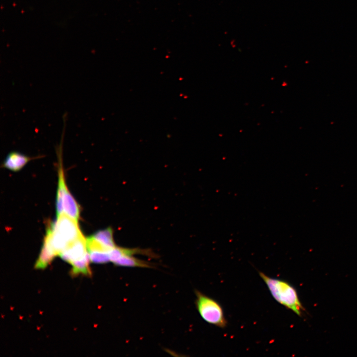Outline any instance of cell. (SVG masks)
Returning <instances> with one entry per match:
<instances>
[{
    "label": "cell",
    "instance_id": "6da1fadb",
    "mask_svg": "<svg viewBox=\"0 0 357 357\" xmlns=\"http://www.w3.org/2000/svg\"><path fill=\"white\" fill-rule=\"evenodd\" d=\"M258 273L274 299L298 315L301 316L304 308L295 288L286 281L272 278L262 272Z\"/></svg>",
    "mask_w": 357,
    "mask_h": 357
},
{
    "label": "cell",
    "instance_id": "7a4b0ae2",
    "mask_svg": "<svg viewBox=\"0 0 357 357\" xmlns=\"http://www.w3.org/2000/svg\"><path fill=\"white\" fill-rule=\"evenodd\" d=\"M195 304L202 318L210 324L225 328L227 320L221 305L213 298L198 290L195 291Z\"/></svg>",
    "mask_w": 357,
    "mask_h": 357
},
{
    "label": "cell",
    "instance_id": "3957f363",
    "mask_svg": "<svg viewBox=\"0 0 357 357\" xmlns=\"http://www.w3.org/2000/svg\"><path fill=\"white\" fill-rule=\"evenodd\" d=\"M88 252L86 243V238L83 234L71 242L59 255L60 258L70 264L85 257Z\"/></svg>",
    "mask_w": 357,
    "mask_h": 357
},
{
    "label": "cell",
    "instance_id": "277c9868",
    "mask_svg": "<svg viewBox=\"0 0 357 357\" xmlns=\"http://www.w3.org/2000/svg\"><path fill=\"white\" fill-rule=\"evenodd\" d=\"M33 158H35L30 157L17 151H12L6 157L2 166L9 170L16 172L20 171Z\"/></svg>",
    "mask_w": 357,
    "mask_h": 357
},
{
    "label": "cell",
    "instance_id": "5b68a950",
    "mask_svg": "<svg viewBox=\"0 0 357 357\" xmlns=\"http://www.w3.org/2000/svg\"><path fill=\"white\" fill-rule=\"evenodd\" d=\"M63 213L78 221L80 216L79 205L70 193L66 186L63 197Z\"/></svg>",
    "mask_w": 357,
    "mask_h": 357
},
{
    "label": "cell",
    "instance_id": "8992f818",
    "mask_svg": "<svg viewBox=\"0 0 357 357\" xmlns=\"http://www.w3.org/2000/svg\"><path fill=\"white\" fill-rule=\"evenodd\" d=\"M114 264L117 266L153 268L154 265L148 261L138 259L131 255H123L115 260Z\"/></svg>",
    "mask_w": 357,
    "mask_h": 357
},
{
    "label": "cell",
    "instance_id": "52a82bcc",
    "mask_svg": "<svg viewBox=\"0 0 357 357\" xmlns=\"http://www.w3.org/2000/svg\"><path fill=\"white\" fill-rule=\"evenodd\" d=\"M57 254L53 249L45 241L41 250L39 257L35 265L36 269H44L53 261Z\"/></svg>",
    "mask_w": 357,
    "mask_h": 357
},
{
    "label": "cell",
    "instance_id": "ba28073f",
    "mask_svg": "<svg viewBox=\"0 0 357 357\" xmlns=\"http://www.w3.org/2000/svg\"><path fill=\"white\" fill-rule=\"evenodd\" d=\"M90 259L89 253L83 258L72 262L71 265L72 268L71 275L72 276H76L79 274H82L90 277L92 272L89 267Z\"/></svg>",
    "mask_w": 357,
    "mask_h": 357
},
{
    "label": "cell",
    "instance_id": "9c48e42d",
    "mask_svg": "<svg viewBox=\"0 0 357 357\" xmlns=\"http://www.w3.org/2000/svg\"><path fill=\"white\" fill-rule=\"evenodd\" d=\"M92 236L110 249H113L117 246L114 239L113 230L111 227L99 230L94 233Z\"/></svg>",
    "mask_w": 357,
    "mask_h": 357
},
{
    "label": "cell",
    "instance_id": "30bf717a",
    "mask_svg": "<svg viewBox=\"0 0 357 357\" xmlns=\"http://www.w3.org/2000/svg\"><path fill=\"white\" fill-rule=\"evenodd\" d=\"M90 261L96 264H105L110 261L109 252L101 251L88 252Z\"/></svg>",
    "mask_w": 357,
    "mask_h": 357
}]
</instances>
